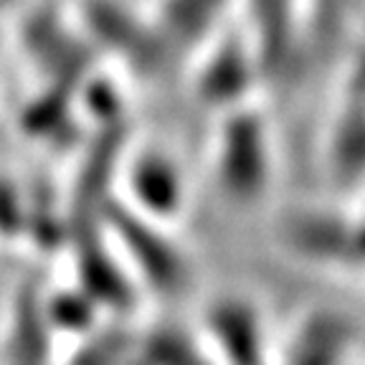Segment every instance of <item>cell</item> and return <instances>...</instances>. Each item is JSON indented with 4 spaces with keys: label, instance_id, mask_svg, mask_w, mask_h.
Returning <instances> with one entry per match:
<instances>
[{
    "label": "cell",
    "instance_id": "cell-1",
    "mask_svg": "<svg viewBox=\"0 0 365 365\" xmlns=\"http://www.w3.org/2000/svg\"><path fill=\"white\" fill-rule=\"evenodd\" d=\"M274 241L304 267L355 279L363 274V221L358 211L319 203L292 205L277 218Z\"/></svg>",
    "mask_w": 365,
    "mask_h": 365
},
{
    "label": "cell",
    "instance_id": "cell-2",
    "mask_svg": "<svg viewBox=\"0 0 365 365\" xmlns=\"http://www.w3.org/2000/svg\"><path fill=\"white\" fill-rule=\"evenodd\" d=\"M213 180L223 198L251 208L267 195L274 175V148L267 117L254 104L228 109L213 140Z\"/></svg>",
    "mask_w": 365,
    "mask_h": 365
},
{
    "label": "cell",
    "instance_id": "cell-3",
    "mask_svg": "<svg viewBox=\"0 0 365 365\" xmlns=\"http://www.w3.org/2000/svg\"><path fill=\"white\" fill-rule=\"evenodd\" d=\"M104 213L112 249L140 289L160 297H178L188 289L193 267L185 249L170 236V226L140 216L122 200H112Z\"/></svg>",
    "mask_w": 365,
    "mask_h": 365
},
{
    "label": "cell",
    "instance_id": "cell-4",
    "mask_svg": "<svg viewBox=\"0 0 365 365\" xmlns=\"http://www.w3.org/2000/svg\"><path fill=\"white\" fill-rule=\"evenodd\" d=\"M193 86L200 104L218 112L251 102L257 81L264 79L262 63L246 34L221 31L193 53Z\"/></svg>",
    "mask_w": 365,
    "mask_h": 365
},
{
    "label": "cell",
    "instance_id": "cell-5",
    "mask_svg": "<svg viewBox=\"0 0 365 365\" xmlns=\"http://www.w3.org/2000/svg\"><path fill=\"white\" fill-rule=\"evenodd\" d=\"M122 203L150 221L173 226L188 205V180L173 153L143 145L122 158Z\"/></svg>",
    "mask_w": 365,
    "mask_h": 365
},
{
    "label": "cell",
    "instance_id": "cell-6",
    "mask_svg": "<svg viewBox=\"0 0 365 365\" xmlns=\"http://www.w3.org/2000/svg\"><path fill=\"white\" fill-rule=\"evenodd\" d=\"M203 348L216 365H272L264 312L244 294H221L203 314Z\"/></svg>",
    "mask_w": 365,
    "mask_h": 365
},
{
    "label": "cell",
    "instance_id": "cell-7",
    "mask_svg": "<svg viewBox=\"0 0 365 365\" xmlns=\"http://www.w3.org/2000/svg\"><path fill=\"white\" fill-rule=\"evenodd\" d=\"M360 330L348 312L314 307L292 327L282 348V365H355Z\"/></svg>",
    "mask_w": 365,
    "mask_h": 365
},
{
    "label": "cell",
    "instance_id": "cell-8",
    "mask_svg": "<svg viewBox=\"0 0 365 365\" xmlns=\"http://www.w3.org/2000/svg\"><path fill=\"white\" fill-rule=\"evenodd\" d=\"M231 3L234 0H155L148 23L168 61L193 58L200 46L221 34Z\"/></svg>",
    "mask_w": 365,
    "mask_h": 365
},
{
    "label": "cell",
    "instance_id": "cell-9",
    "mask_svg": "<svg viewBox=\"0 0 365 365\" xmlns=\"http://www.w3.org/2000/svg\"><path fill=\"white\" fill-rule=\"evenodd\" d=\"M246 6V21L251 46L259 56L264 76L277 74L289 63L297 48L302 13L297 0H241Z\"/></svg>",
    "mask_w": 365,
    "mask_h": 365
},
{
    "label": "cell",
    "instance_id": "cell-10",
    "mask_svg": "<svg viewBox=\"0 0 365 365\" xmlns=\"http://www.w3.org/2000/svg\"><path fill=\"white\" fill-rule=\"evenodd\" d=\"M327 163L335 182L345 190L360 188L363 175V91H360V63L355 66L350 89L332 117L327 135Z\"/></svg>",
    "mask_w": 365,
    "mask_h": 365
},
{
    "label": "cell",
    "instance_id": "cell-11",
    "mask_svg": "<svg viewBox=\"0 0 365 365\" xmlns=\"http://www.w3.org/2000/svg\"><path fill=\"white\" fill-rule=\"evenodd\" d=\"M8 365H53L51 330L41 312V297H23L13 309Z\"/></svg>",
    "mask_w": 365,
    "mask_h": 365
},
{
    "label": "cell",
    "instance_id": "cell-12",
    "mask_svg": "<svg viewBox=\"0 0 365 365\" xmlns=\"http://www.w3.org/2000/svg\"><path fill=\"white\" fill-rule=\"evenodd\" d=\"M41 312H43V319L51 335L61 332V335L79 337V340L102 325L104 314L99 304L79 284L61 287L53 294L41 297Z\"/></svg>",
    "mask_w": 365,
    "mask_h": 365
},
{
    "label": "cell",
    "instance_id": "cell-13",
    "mask_svg": "<svg viewBox=\"0 0 365 365\" xmlns=\"http://www.w3.org/2000/svg\"><path fill=\"white\" fill-rule=\"evenodd\" d=\"M130 340L125 332L104 330L102 325L79 340L76 353L68 365H127L130 363Z\"/></svg>",
    "mask_w": 365,
    "mask_h": 365
},
{
    "label": "cell",
    "instance_id": "cell-14",
    "mask_svg": "<svg viewBox=\"0 0 365 365\" xmlns=\"http://www.w3.org/2000/svg\"><path fill=\"white\" fill-rule=\"evenodd\" d=\"M23 0H0V11H16Z\"/></svg>",
    "mask_w": 365,
    "mask_h": 365
}]
</instances>
